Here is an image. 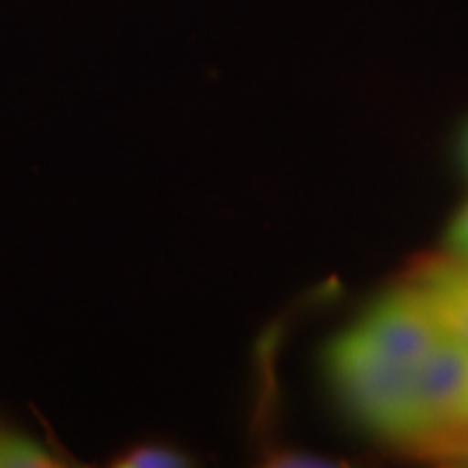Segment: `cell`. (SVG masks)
<instances>
[{
  "instance_id": "7",
  "label": "cell",
  "mask_w": 468,
  "mask_h": 468,
  "mask_svg": "<svg viewBox=\"0 0 468 468\" xmlns=\"http://www.w3.org/2000/svg\"><path fill=\"white\" fill-rule=\"evenodd\" d=\"M273 466H282V468H327V466H338L336 462H332L330 458H321V455H313V453H297V452H289V453H280L273 458L271 462Z\"/></svg>"
},
{
  "instance_id": "4",
  "label": "cell",
  "mask_w": 468,
  "mask_h": 468,
  "mask_svg": "<svg viewBox=\"0 0 468 468\" xmlns=\"http://www.w3.org/2000/svg\"><path fill=\"white\" fill-rule=\"evenodd\" d=\"M444 336L468 345V261L431 262L414 286Z\"/></svg>"
},
{
  "instance_id": "9",
  "label": "cell",
  "mask_w": 468,
  "mask_h": 468,
  "mask_svg": "<svg viewBox=\"0 0 468 468\" xmlns=\"http://www.w3.org/2000/svg\"><path fill=\"white\" fill-rule=\"evenodd\" d=\"M466 427H468V423H466Z\"/></svg>"
},
{
  "instance_id": "8",
  "label": "cell",
  "mask_w": 468,
  "mask_h": 468,
  "mask_svg": "<svg viewBox=\"0 0 468 468\" xmlns=\"http://www.w3.org/2000/svg\"><path fill=\"white\" fill-rule=\"evenodd\" d=\"M462 148H464V159H466V165H468V131L464 134V144H462Z\"/></svg>"
},
{
  "instance_id": "3",
  "label": "cell",
  "mask_w": 468,
  "mask_h": 468,
  "mask_svg": "<svg viewBox=\"0 0 468 468\" xmlns=\"http://www.w3.org/2000/svg\"><path fill=\"white\" fill-rule=\"evenodd\" d=\"M354 330L378 354L406 368H417L444 336L414 289L384 297Z\"/></svg>"
},
{
  "instance_id": "5",
  "label": "cell",
  "mask_w": 468,
  "mask_h": 468,
  "mask_svg": "<svg viewBox=\"0 0 468 468\" xmlns=\"http://www.w3.org/2000/svg\"><path fill=\"white\" fill-rule=\"evenodd\" d=\"M189 464H193L189 455L167 442H134L111 460V466L120 468H180Z\"/></svg>"
},
{
  "instance_id": "1",
  "label": "cell",
  "mask_w": 468,
  "mask_h": 468,
  "mask_svg": "<svg viewBox=\"0 0 468 468\" xmlns=\"http://www.w3.org/2000/svg\"><path fill=\"white\" fill-rule=\"evenodd\" d=\"M327 368L347 408L362 423L384 436L412 438L410 382L414 368L384 358L354 327L330 345Z\"/></svg>"
},
{
  "instance_id": "6",
  "label": "cell",
  "mask_w": 468,
  "mask_h": 468,
  "mask_svg": "<svg viewBox=\"0 0 468 468\" xmlns=\"http://www.w3.org/2000/svg\"><path fill=\"white\" fill-rule=\"evenodd\" d=\"M447 248L455 259L468 261V204L455 215L447 232Z\"/></svg>"
},
{
  "instance_id": "2",
  "label": "cell",
  "mask_w": 468,
  "mask_h": 468,
  "mask_svg": "<svg viewBox=\"0 0 468 468\" xmlns=\"http://www.w3.org/2000/svg\"><path fill=\"white\" fill-rule=\"evenodd\" d=\"M412 438L468 423V345L442 336L410 382Z\"/></svg>"
}]
</instances>
